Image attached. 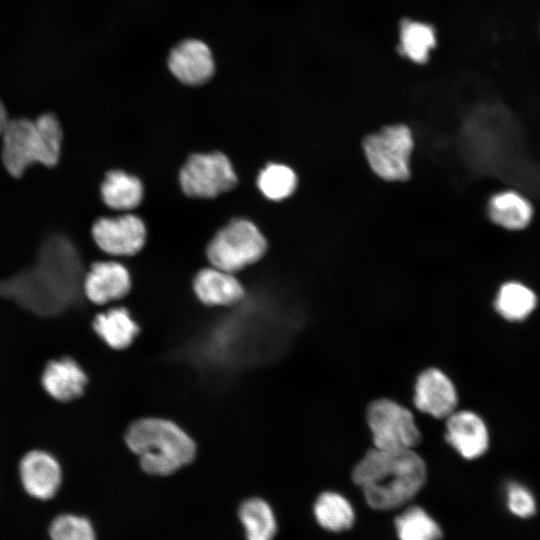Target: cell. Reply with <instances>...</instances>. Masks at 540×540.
Segmentation results:
<instances>
[{
    "label": "cell",
    "instance_id": "7a4b0ae2",
    "mask_svg": "<svg viewBox=\"0 0 540 540\" xmlns=\"http://www.w3.org/2000/svg\"><path fill=\"white\" fill-rule=\"evenodd\" d=\"M355 484L363 492L367 504L376 510L398 508L422 489L426 467L412 449L369 450L352 472Z\"/></svg>",
    "mask_w": 540,
    "mask_h": 540
},
{
    "label": "cell",
    "instance_id": "8fae6325",
    "mask_svg": "<svg viewBox=\"0 0 540 540\" xmlns=\"http://www.w3.org/2000/svg\"><path fill=\"white\" fill-rule=\"evenodd\" d=\"M93 238L104 252L117 255H134L141 250L146 239L143 221L133 215L99 218L92 227Z\"/></svg>",
    "mask_w": 540,
    "mask_h": 540
},
{
    "label": "cell",
    "instance_id": "4316f807",
    "mask_svg": "<svg viewBox=\"0 0 540 540\" xmlns=\"http://www.w3.org/2000/svg\"><path fill=\"white\" fill-rule=\"evenodd\" d=\"M50 540H97L91 520L75 513L57 515L48 528Z\"/></svg>",
    "mask_w": 540,
    "mask_h": 540
},
{
    "label": "cell",
    "instance_id": "ffe728a7",
    "mask_svg": "<svg viewBox=\"0 0 540 540\" xmlns=\"http://www.w3.org/2000/svg\"><path fill=\"white\" fill-rule=\"evenodd\" d=\"M100 192L108 207L121 211L137 207L143 198L141 181L122 170L109 171L101 184Z\"/></svg>",
    "mask_w": 540,
    "mask_h": 540
},
{
    "label": "cell",
    "instance_id": "9a60e30c",
    "mask_svg": "<svg viewBox=\"0 0 540 540\" xmlns=\"http://www.w3.org/2000/svg\"><path fill=\"white\" fill-rule=\"evenodd\" d=\"M168 66L171 73L187 85L205 83L215 70L210 48L197 39L184 40L175 46L170 52Z\"/></svg>",
    "mask_w": 540,
    "mask_h": 540
},
{
    "label": "cell",
    "instance_id": "603a6c76",
    "mask_svg": "<svg viewBox=\"0 0 540 540\" xmlns=\"http://www.w3.org/2000/svg\"><path fill=\"white\" fill-rule=\"evenodd\" d=\"M537 297L535 293L519 282L503 284L496 296L497 312L509 321H521L527 318L535 309Z\"/></svg>",
    "mask_w": 540,
    "mask_h": 540
},
{
    "label": "cell",
    "instance_id": "5b68a950",
    "mask_svg": "<svg viewBox=\"0 0 540 540\" xmlns=\"http://www.w3.org/2000/svg\"><path fill=\"white\" fill-rule=\"evenodd\" d=\"M1 136L2 162L13 177L22 176L31 164L52 167L59 161L63 132L54 113H44L34 120L10 119Z\"/></svg>",
    "mask_w": 540,
    "mask_h": 540
},
{
    "label": "cell",
    "instance_id": "f1b7e54d",
    "mask_svg": "<svg viewBox=\"0 0 540 540\" xmlns=\"http://www.w3.org/2000/svg\"><path fill=\"white\" fill-rule=\"evenodd\" d=\"M8 116L6 108L3 104V102L0 99V135L2 134L7 122H8Z\"/></svg>",
    "mask_w": 540,
    "mask_h": 540
},
{
    "label": "cell",
    "instance_id": "d6986e66",
    "mask_svg": "<svg viewBox=\"0 0 540 540\" xmlns=\"http://www.w3.org/2000/svg\"><path fill=\"white\" fill-rule=\"evenodd\" d=\"M488 215L495 224L503 228L519 230L530 223L533 208L520 193L508 190L496 193L490 198Z\"/></svg>",
    "mask_w": 540,
    "mask_h": 540
},
{
    "label": "cell",
    "instance_id": "e0dca14e",
    "mask_svg": "<svg viewBox=\"0 0 540 540\" xmlns=\"http://www.w3.org/2000/svg\"><path fill=\"white\" fill-rule=\"evenodd\" d=\"M197 298L210 306H231L244 297V289L233 273L210 267L200 270L194 278Z\"/></svg>",
    "mask_w": 540,
    "mask_h": 540
},
{
    "label": "cell",
    "instance_id": "30bf717a",
    "mask_svg": "<svg viewBox=\"0 0 540 540\" xmlns=\"http://www.w3.org/2000/svg\"><path fill=\"white\" fill-rule=\"evenodd\" d=\"M22 490L31 498L48 501L56 497L64 484V471L51 452L34 448L22 455L17 465Z\"/></svg>",
    "mask_w": 540,
    "mask_h": 540
},
{
    "label": "cell",
    "instance_id": "d4e9b609",
    "mask_svg": "<svg viewBox=\"0 0 540 540\" xmlns=\"http://www.w3.org/2000/svg\"><path fill=\"white\" fill-rule=\"evenodd\" d=\"M436 37L433 28L425 23L407 20L400 29V51L416 63H423L435 46Z\"/></svg>",
    "mask_w": 540,
    "mask_h": 540
},
{
    "label": "cell",
    "instance_id": "ba28073f",
    "mask_svg": "<svg viewBox=\"0 0 540 540\" xmlns=\"http://www.w3.org/2000/svg\"><path fill=\"white\" fill-rule=\"evenodd\" d=\"M367 422L375 448L412 449L420 441V431L413 414L393 400L373 401L367 410Z\"/></svg>",
    "mask_w": 540,
    "mask_h": 540
},
{
    "label": "cell",
    "instance_id": "cb8c5ba5",
    "mask_svg": "<svg viewBox=\"0 0 540 540\" xmlns=\"http://www.w3.org/2000/svg\"><path fill=\"white\" fill-rule=\"evenodd\" d=\"M399 540H440L439 524L421 507L411 506L395 518Z\"/></svg>",
    "mask_w": 540,
    "mask_h": 540
},
{
    "label": "cell",
    "instance_id": "6da1fadb",
    "mask_svg": "<svg viewBox=\"0 0 540 540\" xmlns=\"http://www.w3.org/2000/svg\"><path fill=\"white\" fill-rule=\"evenodd\" d=\"M82 283L75 247L55 234L42 243L33 266L0 280V297L36 315L56 316L79 304Z\"/></svg>",
    "mask_w": 540,
    "mask_h": 540
},
{
    "label": "cell",
    "instance_id": "9c48e42d",
    "mask_svg": "<svg viewBox=\"0 0 540 540\" xmlns=\"http://www.w3.org/2000/svg\"><path fill=\"white\" fill-rule=\"evenodd\" d=\"M180 186L190 197L212 198L233 188L237 175L221 152L191 155L179 173Z\"/></svg>",
    "mask_w": 540,
    "mask_h": 540
},
{
    "label": "cell",
    "instance_id": "52a82bcc",
    "mask_svg": "<svg viewBox=\"0 0 540 540\" xmlns=\"http://www.w3.org/2000/svg\"><path fill=\"white\" fill-rule=\"evenodd\" d=\"M413 146L412 133L403 124L384 127L368 135L362 144L370 168L386 181H405L409 178Z\"/></svg>",
    "mask_w": 540,
    "mask_h": 540
},
{
    "label": "cell",
    "instance_id": "484cf974",
    "mask_svg": "<svg viewBox=\"0 0 540 540\" xmlns=\"http://www.w3.org/2000/svg\"><path fill=\"white\" fill-rule=\"evenodd\" d=\"M257 185L266 198L280 201L293 194L297 186V176L287 165L270 163L260 171Z\"/></svg>",
    "mask_w": 540,
    "mask_h": 540
},
{
    "label": "cell",
    "instance_id": "277c9868",
    "mask_svg": "<svg viewBox=\"0 0 540 540\" xmlns=\"http://www.w3.org/2000/svg\"><path fill=\"white\" fill-rule=\"evenodd\" d=\"M125 441L138 457L141 468L151 475H170L195 457L192 438L177 424L162 418L148 417L133 422Z\"/></svg>",
    "mask_w": 540,
    "mask_h": 540
},
{
    "label": "cell",
    "instance_id": "5bb4252c",
    "mask_svg": "<svg viewBox=\"0 0 540 540\" xmlns=\"http://www.w3.org/2000/svg\"><path fill=\"white\" fill-rule=\"evenodd\" d=\"M130 287L128 270L114 261L93 263L82 283L84 296L95 305H105L121 299L129 292Z\"/></svg>",
    "mask_w": 540,
    "mask_h": 540
},
{
    "label": "cell",
    "instance_id": "ac0fdd59",
    "mask_svg": "<svg viewBox=\"0 0 540 540\" xmlns=\"http://www.w3.org/2000/svg\"><path fill=\"white\" fill-rule=\"evenodd\" d=\"M91 330L110 349L123 350L134 342L139 326L126 308L113 307L95 314Z\"/></svg>",
    "mask_w": 540,
    "mask_h": 540
},
{
    "label": "cell",
    "instance_id": "7c38bea8",
    "mask_svg": "<svg viewBox=\"0 0 540 540\" xmlns=\"http://www.w3.org/2000/svg\"><path fill=\"white\" fill-rule=\"evenodd\" d=\"M90 383L85 368L68 355L50 359L44 366L40 384L45 393L59 403L81 398Z\"/></svg>",
    "mask_w": 540,
    "mask_h": 540
},
{
    "label": "cell",
    "instance_id": "8992f818",
    "mask_svg": "<svg viewBox=\"0 0 540 540\" xmlns=\"http://www.w3.org/2000/svg\"><path fill=\"white\" fill-rule=\"evenodd\" d=\"M267 248L261 231L247 219H234L220 229L207 247L212 266L234 273L258 261Z\"/></svg>",
    "mask_w": 540,
    "mask_h": 540
},
{
    "label": "cell",
    "instance_id": "2e32d148",
    "mask_svg": "<svg viewBox=\"0 0 540 540\" xmlns=\"http://www.w3.org/2000/svg\"><path fill=\"white\" fill-rule=\"evenodd\" d=\"M446 421L447 442L465 459L482 456L489 445V434L484 421L472 411H458Z\"/></svg>",
    "mask_w": 540,
    "mask_h": 540
},
{
    "label": "cell",
    "instance_id": "83f0119b",
    "mask_svg": "<svg viewBox=\"0 0 540 540\" xmlns=\"http://www.w3.org/2000/svg\"><path fill=\"white\" fill-rule=\"evenodd\" d=\"M506 503L509 511L517 517L527 518L536 511L533 494L525 486L511 483L507 487Z\"/></svg>",
    "mask_w": 540,
    "mask_h": 540
},
{
    "label": "cell",
    "instance_id": "7402d4cb",
    "mask_svg": "<svg viewBox=\"0 0 540 540\" xmlns=\"http://www.w3.org/2000/svg\"><path fill=\"white\" fill-rule=\"evenodd\" d=\"M318 524L331 532H341L352 527L355 513L351 503L336 492L321 493L313 507Z\"/></svg>",
    "mask_w": 540,
    "mask_h": 540
},
{
    "label": "cell",
    "instance_id": "44dd1931",
    "mask_svg": "<svg viewBox=\"0 0 540 540\" xmlns=\"http://www.w3.org/2000/svg\"><path fill=\"white\" fill-rule=\"evenodd\" d=\"M238 516L247 540H273L277 521L273 509L264 499L252 497L243 501Z\"/></svg>",
    "mask_w": 540,
    "mask_h": 540
},
{
    "label": "cell",
    "instance_id": "3957f363",
    "mask_svg": "<svg viewBox=\"0 0 540 540\" xmlns=\"http://www.w3.org/2000/svg\"><path fill=\"white\" fill-rule=\"evenodd\" d=\"M237 314L215 324L197 344L203 363L219 370H235L262 361L270 352V324L256 313Z\"/></svg>",
    "mask_w": 540,
    "mask_h": 540
},
{
    "label": "cell",
    "instance_id": "4fadbf2b",
    "mask_svg": "<svg viewBox=\"0 0 540 540\" xmlns=\"http://www.w3.org/2000/svg\"><path fill=\"white\" fill-rule=\"evenodd\" d=\"M413 400L418 410L437 419L451 415L458 401L453 382L436 368H428L418 375Z\"/></svg>",
    "mask_w": 540,
    "mask_h": 540
}]
</instances>
